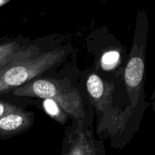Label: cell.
Masks as SVG:
<instances>
[{
	"instance_id": "cell-1",
	"label": "cell",
	"mask_w": 155,
	"mask_h": 155,
	"mask_svg": "<svg viewBox=\"0 0 155 155\" xmlns=\"http://www.w3.org/2000/svg\"><path fill=\"white\" fill-rule=\"evenodd\" d=\"M65 55L66 51L64 49L44 53L39 51L11 62L0 70V96L54 68Z\"/></svg>"
},
{
	"instance_id": "cell-2",
	"label": "cell",
	"mask_w": 155,
	"mask_h": 155,
	"mask_svg": "<svg viewBox=\"0 0 155 155\" xmlns=\"http://www.w3.org/2000/svg\"><path fill=\"white\" fill-rule=\"evenodd\" d=\"M12 93L18 96L49 98L74 119L80 120L84 117L83 100L80 92L65 80L36 78L16 88Z\"/></svg>"
},
{
	"instance_id": "cell-3",
	"label": "cell",
	"mask_w": 155,
	"mask_h": 155,
	"mask_svg": "<svg viewBox=\"0 0 155 155\" xmlns=\"http://www.w3.org/2000/svg\"><path fill=\"white\" fill-rule=\"evenodd\" d=\"M148 21L144 11L138 13L135 31L134 42L131 57L127 63L124 73L127 92L132 102V107L137 105L142 88L145 74V56Z\"/></svg>"
},
{
	"instance_id": "cell-4",
	"label": "cell",
	"mask_w": 155,
	"mask_h": 155,
	"mask_svg": "<svg viewBox=\"0 0 155 155\" xmlns=\"http://www.w3.org/2000/svg\"><path fill=\"white\" fill-rule=\"evenodd\" d=\"M61 155H104L101 148L81 129L65 142Z\"/></svg>"
},
{
	"instance_id": "cell-5",
	"label": "cell",
	"mask_w": 155,
	"mask_h": 155,
	"mask_svg": "<svg viewBox=\"0 0 155 155\" xmlns=\"http://www.w3.org/2000/svg\"><path fill=\"white\" fill-rule=\"evenodd\" d=\"M33 121L32 113L25 112L21 109L7 114L0 118V139L22 133L32 125Z\"/></svg>"
},
{
	"instance_id": "cell-6",
	"label": "cell",
	"mask_w": 155,
	"mask_h": 155,
	"mask_svg": "<svg viewBox=\"0 0 155 155\" xmlns=\"http://www.w3.org/2000/svg\"><path fill=\"white\" fill-rule=\"evenodd\" d=\"M39 51L36 46H26L21 42L16 41L0 42V70L16 59Z\"/></svg>"
},
{
	"instance_id": "cell-7",
	"label": "cell",
	"mask_w": 155,
	"mask_h": 155,
	"mask_svg": "<svg viewBox=\"0 0 155 155\" xmlns=\"http://www.w3.org/2000/svg\"><path fill=\"white\" fill-rule=\"evenodd\" d=\"M88 92L93 99L99 100L104 92V84L101 79L96 74H91L87 79Z\"/></svg>"
},
{
	"instance_id": "cell-8",
	"label": "cell",
	"mask_w": 155,
	"mask_h": 155,
	"mask_svg": "<svg viewBox=\"0 0 155 155\" xmlns=\"http://www.w3.org/2000/svg\"><path fill=\"white\" fill-rule=\"evenodd\" d=\"M43 107L45 112L57 122L64 124L67 121V114L53 100L45 98L43 101Z\"/></svg>"
},
{
	"instance_id": "cell-9",
	"label": "cell",
	"mask_w": 155,
	"mask_h": 155,
	"mask_svg": "<svg viewBox=\"0 0 155 155\" xmlns=\"http://www.w3.org/2000/svg\"><path fill=\"white\" fill-rule=\"evenodd\" d=\"M120 60V53L117 51H109L101 58V66L104 70H111L117 64Z\"/></svg>"
},
{
	"instance_id": "cell-10",
	"label": "cell",
	"mask_w": 155,
	"mask_h": 155,
	"mask_svg": "<svg viewBox=\"0 0 155 155\" xmlns=\"http://www.w3.org/2000/svg\"><path fill=\"white\" fill-rule=\"evenodd\" d=\"M20 107L14 105L12 103H9L8 101H4V100L0 99V118L2 117L5 114L12 112L16 111V110H20Z\"/></svg>"
},
{
	"instance_id": "cell-11",
	"label": "cell",
	"mask_w": 155,
	"mask_h": 155,
	"mask_svg": "<svg viewBox=\"0 0 155 155\" xmlns=\"http://www.w3.org/2000/svg\"><path fill=\"white\" fill-rule=\"evenodd\" d=\"M11 1H12V0H0V8L4 6L5 5L8 4V2H10Z\"/></svg>"
},
{
	"instance_id": "cell-12",
	"label": "cell",
	"mask_w": 155,
	"mask_h": 155,
	"mask_svg": "<svg viewBox=\"0 0 155 155\" xmlns=\"http://www.w3.org/2000/svg\"><path fill=\"white\" fill-rule=\"evenodd\" d=\"M100 1H101V2H106V1H108V0H100Z\"/></svg>"
}]
</instances>
